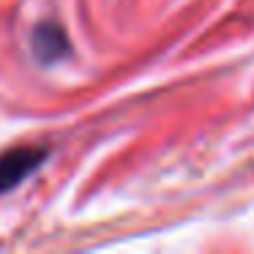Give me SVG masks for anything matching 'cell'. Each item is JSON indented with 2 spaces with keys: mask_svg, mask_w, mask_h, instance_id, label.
I'll use <instances>...</instances> for the list:
<instances>
[{
  "mask_svg": "<svg viewBox=\"0 0 254 254\" xmlns=\"http://www.w3.org/2000/svg\"><path fill=\"white\" fill-rule=\"evenodd\" d=\"M44 159L47 148H33V145H22V148H11L6 153H0V194L11 191L25 178H30Z\"/></svg>",
  "mask_w": 254,
  "mask_h": 254,
  "instance_id": "1",
  "label": "cell"
},
{
  "mask_svg": "<svg viewBox=\"0 0 254 254\" xmlns=\"http://www.w3.org/2000/svg\"><path fill=\"white\" fill-rule=\"evenodd\" d=\"M33 52L41 63H52L68 52V39L55 22H44L33 30Z\"/></svg>",
  "mask_w": 254,
  "mask_h": 254,
  "instance_id": "2",
  "label": "cell"
}]
</instances>
